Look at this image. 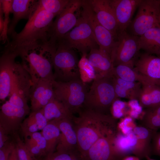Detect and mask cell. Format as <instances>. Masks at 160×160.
<instances>
[{
    "label": "cell",
    "mask_w": 160,
    "mask_h": 160,
    "mask_svg": "<svg viewBox=\"0 0 160 160\" xmlns=\"http://www.w3.org/2000/svg\"><path fill=\"white\" fill-rule=\"evenodd\" d=\"M74 121L77 148L82 158L99 138L118 132L115 119L112 116L92 110L86 108L81 111Z\"/></svg>",
    "instance_id": "cell-1"
},
{
    "label": "cell",
    "mask_w": 160,
    "mask_h": 160,
    "mask_svg": "<svg viewBox=\"0 0 160 160\" xmlns=\"http://www.w3.org/2000/svg\"><path fill=\"white\" fill-rule=\"evenodd\" d=\"M54 15L46 11L36 9L22 30L15 32L5 49L20 53L48 44L49 30Z\"/></svg>",
    "instance_id": "cell-2"
},
{
    "label": "cell",
    "mask_w": 160,
    "mask_h": 160,
    "mask_svg": "<svg viewBox=\"0 0 160 160\" xmlns=\"http://www.w3.org/2000/svg\"><path fill=\"white\" fill-rule=\"evenodd\" d=\"M55 50L47 44L20 53L22 65L33 84L41 79L54 80L52 58Z\"/></svg>",
    "instance_id": "cell-3"
},
{
    "label": "cell",
    "mask_w": 160,
    "mask_h": 160,
    "mask_svg": "<svg viewBox=\"0 0 160 160\" xmlns=\"http://www.w3.org/2000/svg\"><path fill=\"white\" fill-rule=\"evenodd\" d=\"M113 76L96 78L93 81L85 96L84 105L86 108L105 113L118 99L114 90Z\"/></svg>",
    "instance_id": "cell-4"
},
{
    "label": "cell",
    "mask_w": 160,
    "mask_h": 160,
    "mask_svg": "<svg viewBox=\"0 0 160 160\" xmlns=\"http://www.w3.org/2000/svg\"><path fill=\"white\" fill-rule=\"evenodd\" d=\"M79 61L74 49L62 43L58 44L52 58L54 80L67 82L80 79Z\"/></svg>",
    "instance_id": "cell-5"
},
{
    "label": "cell",
    "mask_w": 160,
    "mask_h": 160,
    "mask_svg": "<svg viewBox=\"0 0 160 160\" xmlns=\"http://www.w3.org/2000/svg\"><path fill=\"white\" fill-rule=\"evenodd\" d=\"M55 96L73 113L79 111L84 105L89 90L86 84L80 79L67 82L53 81Z\"/></svg>",
    "instance_id": "cell-6"
},
{
    "label": "cell",
    "mask_w": 160,
    "mask_h": 160,
    "mask_svg": "<svg viewBox=\"0 0 160 160\" xmlns=\"http://www.w3.org/2000/svg\"><path fill=\"white\" fill-rule=\"evenodd\" d=\"M139 39L127 31L118 34L111 55L114 67L122 65L134 68L140 49Z\"/></svg>",
    "instance_id": "cell-7"
},
{
    "label": "cell",
    "mask_w": 160,
    "mask_h": 160,
    "mask_svg": "<svg viewBox=\"0 0 160 160\" xmlns=\"http://www.w3.org/2000/svg\"><path fill=\"white\" fill-rule=\"evenodd\" d=\"M59 43L77 50L82 55L87 54L91 49L99 48L91 28L81 16L78 18L74 28Z\"/></svg>",
    "instance_id": "cell-8"
},
{
    "label": "cell",
    "mask_w": 160,
    "mask_h": 160,
    "mask_svg": "<svg viewBox=\"0 0 160 160\" xmlns=\"http://www.w3.org/2000/svg\"><path fill=\"white\" fill-rule=\"evenodd\" d=\"M129 27L130 33L140 36L160 24V0H142Z\"/></svg>",
    "instance_id": "cell-9"
},
{
    "label": "cell",
    "mask_w": 160,
    "mask_h": 160,
    "mask_svg": "<svg viewBox=\"0 0 160 160\" xmlns=\"http://www.w3.org/2000/svg\"><path fill=\"white\" fill-rule=\"evenodd\" d=\"M83 0H70L52 24L49 30L48 44L55 47L63 36L76 25L78 21L75 13L81 8Z\"/></svg>",
    "instance_id": "cell-10"
},
{
    "label": "cell",
    "mask_w": 160,
    "mask_h": 160,
    "mask_svg": "<svg viewBox=\"0 0 160 160\" xmlns=\"http://www.w3.org/2000/svg\"><path fill=\"white\" fill-rule=\"evenodd\" d=\"M81 8V16L91 28L99 48L111 57L116 40V38L99 22L88 0H83Z\"/></svg>",
    "instance_id": "cell-11"
},
{
    "label": "cell",
    "mask_w": 160,
    "mask_h": 160,
    "mask_svg": "<svg viewBox=\"0 0 160 160\" xmlns=\"http://www.w3.org/2000/svg\"><path fill=\"white\" fill-rule=\"evenodd\" d=\"M31 109L19 107L6 101L1 107L0 127L8 134H13L20 127L23 120Z\"/></svg>",
    "instance_id": "cell-12"
},
{
    "label": "cell",
    "mask_w": 160,
    "mask_h": 160,
    "mask_svg": "<svg viewBox=\"0 0 160 160\" xmlns=\"http://www.w3.org/2000/svg\"><path fill=\"white\" fill-rule=\"evenodd\" d=\"M17 53L5 49L0 58V99L4 101L9 96L13 78Z\"/></svg>",
    "instance_id": "cell-13"
},
{
    "label": "cell",
    "mask_w": 160,
    "mask_h": 160,
    "mask_svg": "<svg viewBox=\"0 0 160 160\" xmlns=\"http://www.w3.org/2000/svg\"><path fill=\"white\" fill-rule=\"evenodd\" d=\"M117 132L99 138L90 148L82 158L83 160H121L113 145L114 138Z\"/></svg>",
    "instance_id": "cell-14"
},
{
    "label": "cell",
    "mask_w": 160,
    "mask_h": 160,
    "mask_svg": "<svg viewBox=\"0 0 160 160\" xmlns=\"http://www.w3.org/2000/svg\"><path fill=\"white\" fill-rule=\"evenodd\" d=\"M53 80L41 79L33 85L29 96L31 111L43 108L55 97Z\"/></svg>",
    "instance_id": "cell-15"
},
{
    "label": "cell",
    "mask_w": 160,
    "mask_h": 160,
    "mask_svg": "<svg viewBox=\"0 0 160 160\" xmlns=\"http://www.w3.org/2000/svg\"><path fill=\"white\" fill-rule=\"evenodd\" d=\"M88 1L99 22L112 33L117 40L118 25L110 0Z\"/></svg>",
    "instance_id": "cell-16"
},
{
    "label": "cell",
    "mask_w": 160,
    "mask_h": 160,
    "mask_svg": "<svg viewBox=\"0 0 160 160\" xmlns=\"http://www.w3.org/2000/svg\"><path fill=\"white\" fill-rule=\"evenodd\" d=\"M142 0H110L117 21L118 34L127 31Z\"/></svg>",
    "instance_id": "cell-17"
},
{
    "label": "cell",
    "mask_w": 160,
    "mask_h": 160,
    "mask_svg": "<svg viewBox=\"0 0 160 160\" xmlns=\"http://www.w3.org/2000/svg\"><path fill=\"white\" fill-rule=\"evenodd\" d=\"M71 119L70 118H65L53 120L60 132L56 147L57 151L72 152L75 148H78L77 136L71 123Z\"/></svg>",
    "instance_id": "cell-18"
},
{
    "label": "cell",
    "mask_w": 160,
    "mask_h": 160,
    "mask_svg": "<svg viewBox=\"0 0 160 160\" xmlns=\"http://www.w3.org/2000/svg\"><path fill=\"white\" fill-rule=\"evenodd\" d=\"M133 69L160 86V57L143 54L137 59Z\"/></svg>",
    "instance_id": "cell-19"
},
{
    "label": "cell",
    "mask_w": 160,
    "mask_h": 160,
    "mask_svg": "<svg viewBox=\"0 0 160 160\" xmlns=\"http://www.w3.org/2000/svg\"><path fill=\"white\" fill-rule=\"evenodd\" d=\"M87 57L94 69L96 78L113 75L114 66L110 56L99 48L91 49Z\"/></svg>",
    "instance_id": "cell-20"
},
{
    "label": "cell",
    "mask_w": 160,
    "mask_h": 160,
    "mask_svg": "<svg viewBox=\"0 0 160 160\" xmlns=\"http://www.w3.org/2000/svg\"><path fill=\"white\" fill-rule=\"evenodd\" d=\"M33 85L31 78L28 72L22 64L16 63L10 94L15 93L29 99Z\"/></svg>",
    "instance_id": "cell-21"
},
{
    "label": "cell",
    "mask_w": 160,
    "mask_h": 160,
    "mask_svg": "<svg viewBox=\"0 0 160 160\" xmlns=\"http://www.w3.org/2000/svg\"><path fill=\"white\" fill-rule=\"evenodd\" d=\"M36 0H13L11 13L13 17L9 25L8 34L11 36L15 32L19 21L23 19L28 20L35 10Z\"/></svg>",
    "instance_id": "cell-22"
},
{
    "label": "cell",
    "mask_w": 160,
    "mask_h": 160,
    "mask_svg": "<svg viewBox=\"0 0 160 160\" xmlns=\"http://www.w3.org/2000/svg\"><path fill=\"white\" fill-rule=\"evenodd\" d=\"M113 143L116 151L121 159L131 154L139 157L137 138L133 132L126 135L118 132L114 138Z\"/></svg>",
    "instance_id": "cell-23"
},
{
    "label": "cell",
    "mask_w": 160,
    "mask_h": 160,
    "mask_svg": "<svg viewBox=\"0 0 160 160\" xmlns=\"http://www.w3.org/2000/svg\"><path fill=\"white\" fill-rule=\"evenodd\" d=\"M140 49L151 54L160 55V24L147 31L139 36Z\"/></svg>",
    "instance_id": "cell-24"
},
{
    "label": "cell",
    "mask_w": 160,
    "mask_h": 160,
    "mask_svg": "<svg viewBox=\"0 0 160 160\" xmlns=\"http://www.w3.org/2000/svg\"><path fill=\"white\" fill-rule=\"evenodd\" d=\"M42 109L48 122L54 119L73 118L72 113L55 96Z\"/></svg>",
    "instance_id": "cell-25"
},
{
    "label": "cell",
    "mask_w": 160,
    "mask_h": 160,
    "mask_svg": "<svg viewBox=\"0 0 160 160\" xmlns=\"http://www.w3.org/2000/svg\"><path fill=\"white\" fill-rule=\"evenodd\" d=\"M113 75L124 80L140 83L142 85L157 83L153 80L135 70L133 68L125 65L114 67Z\"/></svg>",
    "instance_id": "cell-26"
},
{
    "label": "cell",
    "mask_w": 160,
    "mask_h": 160,
    "mask_svg": "<svg viewBox=\"0 0 160 160\" xmlns=\"http://www.w3.org/2000/svg\"><path fill=\"white\" fill-rule=\"evenodd\" d=\"M156 131L142 125L137 126L133 132L137 136L140 150L143 159L150 156L151 153L152 139Z\"/></svg>",
    "instance_id": "cell-27"
},
{
    "label": "cell",
    "mask_w": 160,
    "mask_h": 160,
    "mask_svg": "<svg viewBox=\"0 0 160 160\" xmlns=\"http://www.w3.org/2000/svg\"><path fill=\"white\" fill-rule=\"evenodd\" d=\"M41 132L47 142V155L54 152L60 135V131L53 120L49 121Z\"/></svg>",
    "instance_id": "cell-28"
},
{
    "label": "cell",
    "mask_w": 160,
    "mask_h": 160,
    "mask_svg": "<svg viewBox=\"0 0 160 160\" xmlns=\"http://www.w3.org/2000/svg\"><path fill=\"white\" fill-rule=\"evenodd\" d=\"M70 0H40L36 1L35 9L43 10L58 15L63 10Z\"/></svg>",
    "instance_id": "cell-29"
},
{
    "label": "cell",
    "mask_w": 160,
    "mask_h": 160,
    "mask_svg": "<svg viewBox=\"0 0 160 160\" xmlns=\"http://www.w3.org/2000/svg\"><path fill=\"white\" fill-rule=\"evenodd\" d=\"M87 55H82L78 65L80 79L85 84L93 81L96 76L94 69L89 63Z\"/></svg>",
    "instance_id": "cell-30"
},
{
    "label": "cell",
    "mask_w": 160,
    "mask_h": 160,
    "mask_svg": "<svg viewBox=\"0 0 160 160\" xmlns=\"http://www.w3.org/2000/svg\"><path fill=\"white\" fill-rule=\"evenodd\" d=\"M13 0H0L1 6L4 15V28L0 35V40L5 42L7 40L9 24V15L11 13Z\"/></svg>",
    "instance_id": "cell-31"
},
{
    "label": "cell",
    "mask_w": 160,
    "mask_h": 160,
    "mask_svg": "<svg viewBox=\"0 0 160 160\" xmlns=\"http://www.w3.org/2000/svg\"><path fill=\"white\" fill-rule=\"evenodd\" d=\"M20 128L24 138L28 137L31 134L39 130L35 119L31 112L28 116L23 120Z\"/></svg>",
    "instance_id": "cell-32"
},
{
    "label": "cell",
    "mask_w": 160,
    "mask_h": 160,
    "mask_svg": "<svg viewBox=\"0 0 160 160\" xmlns=\"http://www.w3.org/2000/svg\"><path fill=\"white\" fill-rule=\"evenodd\" d=\"M137 126L135 119L127 116L120 119L117 124V129L118 132L126 135L133 132Z\"/></svg>",
    "instance_id": "cell-33"
},
{
    "label": "cell",
    "mask_w": 160,
    "mask_h": 160,
    "mask_svg": "<svg viewBox=\"0 0 160 160\" xmlns=\"http://www.w3.org/2000/svg\"><path fill=\"white\" fill-rule=\"evenodd\" d=\"M113 77L117 84L129 91L134 96L135 99L137 100L142 86L140 83L124 80L114 75Z\"/></svg>",
    "instance_id": "cell-34"
},
{
    "label": "cell",
    "mask_w": 160,
    "mask_h": 160,
    "mask_svg": "<svg viewBox=\"0 0 160 160\" xmlns=\"http://www.w3.org/2000/svg\"><path fill=\"white\" fill-rule=\"evenodd\" d=\"M14 141L19 160H35L30 154L24 142L15 133L13 134Z\"/></svg>",
    "instance_id": "cell-35"
},
{
    "label": "cell",
    "mask_w": 160,
    "mask_h": 160,
    "mask_svg": "<svg viewBox=\"0 0 160 160\" xmlns=\"http://www.w3.org/2000/svg\"><path fill=\"white\" fill-rule=\"evenodd\" d=\"M127 103L116 99L110 107L112 116L116 119L127 116L129 109H127Z\"/></svg>",
    "instance_id": "cell-36"
},
{
    "label": "cell",
    "mask_w": 160,
    "mask_h": 160,
    "mask_svg": "<svg viewBox=\"0 0 160 160\" xmlns=\"http://www.w3.org/2000/svg\"><path fill=\"white\" fill-rule=\"evenodd\" d=\"M141 120L142 125L146 127L155 131L160 129V115L149 114L144 111Z\"/></svg>",
    "instance_id": "cell-37"
},
{
    "label": "cell",
    "mask_w": 160,
    "mask_h": 160,
    "mask_svg": "<svg viewBox=\"0 0 160 160\" xmlns=\"http://www.w3.org/2000/svg\"><path fill=\"white\" fill-rule=\"evenodd\" d=\"M129 110L127 116L134 119H142L144 114L143 111V108L137 100H132L127 103Z\"/></svg>",
    "instance_id": "cell-38"
},
{
    "label": "cell",
    "mask_w": 160,
    "mask_h": 160,
    "mask_svg": "<svg viewBox=\"0 0 160 160\" xmlns=\"http://www.w3.org/2000/svg\"><path fill=\"white\" fill-rule=\"evenodd\" d=\"M24 139L25 146L35 160H37V159H40L42 156H45L44 153L32 139L28 137Z\"/></svg>",
    "instance_id": "cell-39"
},
{
    "label": "cell",
    "mask_w": 160,
    "mask_h": 160,
    "mask_svg": "<svg viewBox=\"0 0 160 160\" xmlns=\"http://www.w3.org/2000/svg\"><path fill=\"white\" fill-rule=\"evenodd\" d=\"M76 155L73 152L56 151L47 154L44 158L39 160H71Z\"/></svg>",
    "instance_id": "cell-40"
},
{
    "label": "cell",
    "mask_w": 160,
    "mask_h": 160,
    "mask_svg": "<svg viewBox=\"0 0 160 160\" xmlns=\"http://www.w3.org/2000/svg\"><path fill=\"white\" fill-rule=\"evenodd\" d=\"M113 79L115 91L118 98L121 97L128 99L130 100H135L131 92L117 84L114 80L113 77Z\"/></svg>",
    "instance_id": "cell-41"
},
{
    "label": "cell",
    "mask_w": 160,
    "mask_h": 160,
    "mask_svg": "<svg viewBox=\"0 0 160 160\" xmlns=\"http://www.w3.org/2000/svg\"><path fill=\"white\" fill-rule=\"evenodd\" d=\"M29 137L32 139L35 142L45 156L47 155V142L41 133L36 132L31 134Z\"/></svg>",
    "instance_id": "cell-42"
},
{
    "label": "cell",
    "mask_w": 160,
    "mask_h": 160,
    "mask_svg": "<svg viewBox=\"0 0 160 160\" xmlns=\"http://www.w3.org/2000/svg\"><path fill=\"white\" fill-rule=\"evenodd\" d=\"M31 112L35 119L39 130H42L48 122L44 115L42 109Z\"/></svg>",
    "instance_id": "cell-43"
},
{
    "label": "cell",
    "mask_w": 160,
    "mask_h": 160,
    "mask_svg": "<svg viewBox=\"0 0 160 160\" xmlns=\"http://www.w3.org/2000/svg\"><path fill=\"white\" fill-rule=\"evenodd\" d=\"M15 147L14 141L7 142L0 148V160H8L10 154Z\"/></svg>",
    "instance_id": "cell-44"
},
{
    "label": "cell",
    "mask_w": 160,
    "mask_h": 160,
    "mask_svg": "<svg viewBox=\"0 0 160 160\" xmlns=\"http://www.w3.org/2000/svg\"><path fill=\"white\" fill-rule=\"evenodd\" d=\"M151 153L160 156V132L154 135L151 142Z\"/></svg>",
    "instance_id": "cell-45"
},
{
    "label": "cell",
    "mask_w": 160,
    "mask_h": 160,
    "mask_svg": "<svg viewBox=\"0 0 160 160\" xmlns=\"http://www.w3.org/2000/svg\"><path fill=\"white\" fill-rule=\"evenodd\" d=\"M8 135L4 129L0 127V148H2L9 141V137Z\"/></svg>",
    "instance_id": "cell-46"
},
{
    "label": "cell",
    "mask_w": 160,
    "mask_h": 160,
    "mask_svg": "<svg viewBox=\"0 0 160 160\" xmlns=\"http://www.w3.org/2000/svg\"><path fill=\"white\" fill-rule=\"evenodd\" d=\"M4 15L1 6L0 5V34L2 33L4 28Z\"/></svg>",
    "instance_id": "cell-47"
},
{
    "label": "cell",
    "mask_w": 160,
    "mask_h": 160,
    "mask_svg": "<svg viewBox=\"0 0 160 160\" xmlns=\"http://www.w3.org/2000/svg\"><path fill=\"white\" fill-rule=\"evenodd\" d=\"M8 160H19L15 147L10 154Z\"/></svg>",
    "instance_id": "cell-48"
},
{
    "label": "cell",
    "mask_w": 160,
    "mask_h": 160,
    "mask_svg": "<svg viewBox=\"0 0 160 160\" xmlns=\"http://www.w3.org/2000/svg\"><path fill=\"white\" fill-rule=\"evenodd\" d=\"M121 160H140V159L135 155H129L124 157Z\"/></svg>",
    "instance_id": "cell-49"
},
{
    "label": "cell",
    "mask_w": 160,
    "mask_h": 160,
    "mask_svg": "<svg viewBox=\"0 0 160 160\" xmlns=\"http://www.w3.org/2000/svg\"><path fill=\"white\" fill-rule=\"evenodd\" d=\"M71 160H83L81 156H79L76 155Z\"/></svg>",
    "instance_id": "cell-50"
},
{
    "label": "cell",
    "mask_w": 160,
    "mask_h": 160,
    "mask_svg": "<svg viewBox=\"0 0 160 160\" xmlns=\"http://www.w3.org/2000/svg\"><path fill=\"white\" fill-rule=\"evenodd\" d=\"M146 160H155L151 158L150 156H147L145 158Z\"/></svg>",
    "instance_id": "cell-51"
},
{
    "label": "cell",
    "mask_w": 160,
    "mask_h": 160,
    "mask_svg": "<svg viewBox=\"0 0 160 160\" xmlns=\"http://www.w3.org/2000/svg\"><path fill=\"white\" fill-rule=\"evenodd\" d=\"M159 57H160V55L159 56Z\"/></svg>",
    "instance_id": "cell-52"
}]
</instances>
